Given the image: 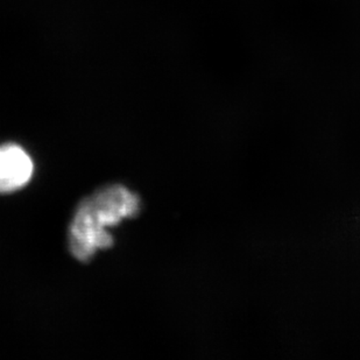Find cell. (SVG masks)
<instances>
[{"label": "cell", "mask_w": 360, "mask_h": 360, "mask_svg": "<svg viewBox=\"0 0 360 360\" xmlns=\"http://www.w3.org/2000/svg\"><path fill=\"white\" fill-rule=\"evenodd\" d=\"M140 210L138 195L120 184L96 191L82 200L69 228V250L79 262H89L99 250L112 246L108 226L132 218Z\"/></svg>", "instance_id": "obj_1"}, {"label": "cell", "mask_w": 360, "mask_h": 360, "mask_svg": "<svg viewBox=\"0 0 360 360\" xmlns=\"http://www.w3.org/2000/svg\"><path fill=\"white\" fill-rule=\"evenodd\" d=\"M34 165L27 152L17 143L0 145V194L19 191L30 182Z\"/></svg>", "instance_id": "obj_2"}]
</instances>
